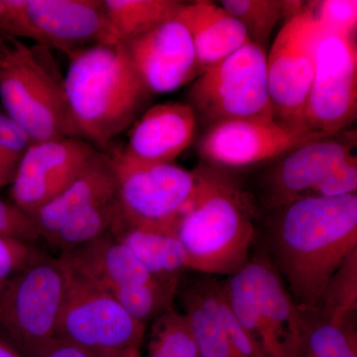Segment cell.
<instances>
[{
  "instance_id": "4316f807",
  "label": "cell",
  "mask_w": 357,
  "mask_h": 357,
  "mask_svg": "<svg viewBox=\"0 0 357 357\" xmlns=\"http://www.w3.org/2000/svg\"><path fill=\"white\" fill-rule=\"evenodd\" d=\"M357 310V249L331 279L321 300V319L342 326L352 321Z\"/></svg>"
},
{
  "instance_id": "7c38bea8",
  "label": "cell",
  "mask_w": 357,
  "mask_h": 357,
  "mask_svg": "<svg viewBox=\"0 0 357 357\" xmlns=\"http://www.w3.org/2000/svg\"><path fill=\"white\" fill-rule=\"evenodd\" d=\"M70 54L84 47L116 43L102 0H21L15 39Z\"/></svg>"
},
{
  "instance_id": "ac0fdd59",
  "label": "cell",
  "mask_w": 357,
  "mask_h": 357,
  "mask_svg": "<svg viewBox=\"0 0 357 357\" xmlns=\"http://www.w3.org/2000/svg\"><path fill=\"white\" fill-rule=\"evenodd\" d=\"M59 257L70 273L107 292L129 284L157 280L112 231L60 253Z\"/></svg>"
},
{
  "instance_id": "e0dca14e",
  "label": "cell",
  "mask_w": 357,
  "mask_h": 357,
  "mask_svg": "<svg viewBox=\"0 0 357 357\" xmlns=\"http://www.w3.org/2000/svg\"><path fill=\"white\" fill-rule=\"evenodd\" d=\"M268 342L267 357H302L311 326L266 258L250 260Z\"/></svg>"
},
{
  "instance_id": "2e32d148",
  "label": "cell",
  "mask_w": 357,
  "mask_h": 357,
  "mask_svg": "<svg viewBox=\"0 0 357 357\" xmlns=\"http://www.w3.org/2000/svg\"><path fill=\"white\" fill-rule=\"evenodd\" d=\"M197 126L196 114L188 102L152 105L131 126L121 154L138 163H173L191 146Z\"/></svg>"
},
{
  "instance_id": "83f0119b",
  "label": "cell",
  "mask_w": 357,
  "mask_h": 357,
  "mask_svg": "<svg viewBox=\"0 0 357 357\" xmlns=\"http://www.w3.org/2000/svg\"><path fill=\"white\" fill-rule=\"evenodd\" d=\"M220 6L243 24L250 41L263 49L283 16L281 0H223Z\"/></svg>"
},
{
  "instance_id": "d590c367",
  "label": "cell",
  "mask_w": 357,
  "mask_h": 357,
  "mask_svg": "<svg viewBox=\"0 0 357 357\" xmlns=\"http://www.w3.org/2000/svg\"><path fill=\"white\" fill-rule=\"evenodd\" d=\"M110 357H141L140 349H130V351L122 352V354H116V356Z\"/></svg>"
},
{
  "instance_id": "f1b7e54d",
  "label": "cell",
  "mask_w": 357,
  "mask_h": 357,
  "mask_svg": "<svg viewBox=\"0 0 357 357\" xmlns=\"http://www.w3.org/2000/svg\"><path fill=\"white\" fill-rule=\"evenodd\" d=\"M357 333L354 323L337 326L321 321L311 326L302 357H356Z\"/></svg>"
},
{
  "instance_id": "ba28073f",
  "label": "cell",
  "mask_w": 357,
  "mask_h": 357,
  "mask_svg": "<svg viewBox=\"0 0 357 357\" xmlns=\"http://www.w3.org/2000/svg\"><path fill=\"white\" fill-rule=\"evenodd\" d=\"M69 273L56 337L98 357L140 349L146 325L134 319L112 294Z\"/></svg>"
},
{
  "instance_id": "5b68a950",
  "label": "cell",
  "mask_w": 357,
  "mask_h": 357,
  "mask_svg": "<svg viewBox=\"0 0 357 357\" xmlns=\"http://www.w3.org/2000/svg\"><path fill=\"white\" fill-rule=\"evenodd\" d=\"M60 257L38 251L0 287V337L24 357H36L56 337L69 284Z\"/></svg>"
},
{
  "instance_id": "836d02e7",
  "label": "cell",
  "mask_w": 357,
  "mask_h": 357,
  "mask_svg": "<svg viewBox=\"0 0 357 357\" xmlns=\"http://www.w3.org/2000/svg\"><path fill=\"white\" fill-rule=\"evenodd\" d=\"M36 357H98L76 344L55 337L42 347Z\"/></svg>"
},
{
  "instance_id": "f546056e",
  "label": "cell",
  "mask_w": 357,
  "mask_h": 357,
  "mask_svg": "<svg viewBox=\"0 0 357 357\" xmlns=\"http://www.w3.org/2000/svg\"><path fill=\"white\" fill-rule=\"evenodd\" d=\"M31 144L27 133L0 110V189L13 182L21 161Z\"/></svg>"
},
{
  "instance_id": "8992f818",
  "label": "cell",
  "mask_w": 357,
  "mask_h": 357,
  "mask_svg": "<svg viewBox=\"0 0 357 357\" xmlns=\"http://www.w3.org/2000/svg\"><path fill=\"white\" fill-rule=\"evenodd\" d=\"M188 103L197 119L208 126L230 119H275L265 49L249 40L204 70L190 88Z\"/></svg>"
},
{
  "instance_id": "cb8c5ba5",
  "label": "cell",
  "mask_w": 357,
  "mask_h": 357,
  "mask_svg": "<svg viewBox=\"0 0 357 357\" xmlns=\"http://www.w3.org/2000/svg\"><path fill=\"white\" fill-rule=\"evenodd\" d=\"M119 220L116 199L96 204L70 218L46 241L60 253L66 252L112 231Z\"/></svg>"
},
{
  "instance_id": "484cf974",
  "label": "cell",
  "mask_w": 357,
  "mask_h": 357,
  "mask_svg": "<svg viewBox=\"0 0 357 357\" xmlns=\"http://www.w3.org/2000/svg\"><path fill=\"white\" fill-rule=\"evenodd\" d=\"M146 357H201L184 314L172 307L155 319Z\"/></svg>"
},
{
  "instance_id": "30bf717a",
  "label": "cell",
  "mask_w": 357,
  "mask_h": 357,
  "mask_svg": "<svg viewBox=\"0 0 357 357\" xmlns=\"http://www.w3.org/2000/svg\"><path fill=\"white\" fill-rule=\"evenodd\" d=\"M357 48L354 37L325 31L316 52L314 79L304 123L314 132L335 135L356 121Z\"/></svg>"
},
{
  "instance_id": "7402d4cb",
  "label": "cell",
  "mask_w": 357,
  "mask_h": 357,
  "mask_svg": "<svg viewBox=\"0 0 357 357\" xmlns=\"http://www.w3.org/2000/svg\"><path fill=\"white\" fill-rule=\"evenodd\" d=\"M112 232L157 280L178 282L182 273L189 270L187 252L175 234L117 222Z\"/></svg>"
},
{
  "instance_id": "44dd1931",
  "label": "cell",
  "mask_w": 357,
  "mask_h": 357,
  "mask_svg": "<svg viewBox=\"0 0 357 357\" xmlns=\"http://www.w3.org/2000/svg\"><path fill=\"white\" fill-rule=\"evenodd\" d=\"M220 283L208 276L178 283L177 296L201 357H241L225 330L218 302Z\"/></svg>"
},
{
  "instance_id": "52a82bcc",
  "label": "cell",
  "mask_w": 357,
  "mask_h": 357,
  "mask_svg": "<svg viewBox=\"0 0 357 357\" xmlns=\"http://www.w3.org/2000/svg\"><path fill=\"white\" fill-rule=\"evenodd\" d=\"M109 155L116 178L117 223L174 234L196 188V170L174 163H138L126 158L121 149Z\"/></svg>"
},
{
  "instance_id": "4fadbf2b",
  "label": "cell",
  "mask_w": 357,
  "mask_h": 357,
  "mask_svg": "<svg viewBox=\"0 0 357 357\" xmlns=\"http://www.w3.org/2000/svg\"><path fill=\"white\" fill-rule=\"evenodd\" d=\"M98 152L81 138L33 142L10 185L13 204L32 217L35 211L64 191Z\"/></svg>"
},
{
  "instance_id": "9a60e30c",
  "label": "cell",
  "mask_w": 357,
  "mask_h": 357,
  "mask_svg": "<svg viewBox=\"0 0 357 357\" xmlns=\"http://www.w3.org/2000/svg\"><path fill=\"white\" fill-rule=\"evenodd\" d=\"M356 132L324 136L280 157L267 181L268 204L278 210L298 199L317 197L338 162L356 146Z\"/></svg>"
},
{
  "instance_id": "5bb4252c",
  "label": "cell",
  "mask_w": 357,
  "mask_h": 357,
  "mask_svg": "<svg viewBox=\"0 0 357 357\" xmlns=\"http://www.w3.org/2000/svg\"><path fill=\"white\" fill-rule=\"evenodd\" d=\"M122 43L138 76L153 96L173 93L199 77L191 34L177 15Z\"/></svg>"
},
{
  "instance_id": "d4e9b609",
  "label": "cell",
  "mask_w": 357,
  "mask_h": 357,
  "mask_svg": "<svg viewBox=\"0 0 357 357\" xmlns=\"http://www.w3.org/2000/svg\"><path fill=\"white\" fill-rule=\"evenodd\" d=\"M178 283L180 281L155 280L129 284L109 293L134 319L146 325L149 319L158 318L160 314L172 309Z\"/></svg>"
},
{
  "instance_id": "603a6c76",
  "label": "cell",
  "mask_w": 357,
  "mask_h": 357,
  "mask_svg": "<svg viewBox=\"0 0 357 357\" xmlns=\"http://www.w3.org/2000/svg\"><path fill=\"white\" fill-rule=\"evenodd\" d=\"M184 3L178 0H102L105 16L119 42L136 38L175 17Z\"/></svg>"
},
{
  "instance_id": "d6986e66",
  "label": "cell",
  "mask_w": 357,
  "mask_h": 357,
  "mask_svg": "<svg viewBox=\"0 0 357 357\" xmlns=\"http://www.w3.org/2000/svg\"><path fill=\"white\" fill-rule=\"evenodd\" d=\"M116 199V178L110 155L100 151L67 188L32 215L40 238H50L66 222L96 204Z\"/></svg>"
},
{
  "instance_id": "7a4b0ae2",
  "label": "cell",
  "mask_w": 357,
  "mask_h": 357,
  "mask_svg": "<svg viewBox=\"0 0 357 357\" xmlns=\"http://www.w3.org/2000/svg\"><path fill=\"white\" fill-rule=\"evenodd\" d=\"M68 57L65 91L77 136L107 147L139 119L153 95L122 42L91 45Z\"/></svg>"
},
{
  "instance_id": "1f68e13d",
  "label": "cell",
  "mask_w": 357,
  "mask_h": 357,
  "mask_svg": "<svg viewBox=\"0 0 357 357\" xmlns=\"http://www.w3.org/2000/svg\"><path fill=\"white\" fill-rule=\"evenodd\" d=\"M0 236L34 244L40 234L33 218L13 204L0 199Z\"/></svg>"
},
{
  "instance_id": "277c9868",
  "label": "cell",
  "mask_w": 357,
  "mask_h": 357,
  "mask_svg": "<svg viewBox=\"0 0 357 357\" xmlns=\"http://www.w3.org/2000/svg\"><path fill=\"white\" fill-rule=\"evenodd\" d=\"M1 37L0 102L33 142L76 137L64 77L50 48Z\"/></svg>"
},
{
  "instance_id": "ffe728a7",
  "label": "cell",
  "mask_w": 357,
  "mask_h": 357,
  "mask_svg": "<svg viewBox=\"0 0 357 357\" xmlns=\"http://www.w3.org/2000/svg\"><path fill=\"white\" fill-rule=\"evenodd\" d=\"M177 16L191 34L199 76L250 40L243 24L213 2H185Z\"/></svg>"
},
{
  "instance_id": "6da1fadb",
  "label": "cell",
  "mask_w": 357,
  "mask_h": 357,
  "mask_svg": "<svg viewBox=\"0 0 357 357\" xmlns=\"http://www.w3.org/2000/svg\"><path fill=\"white\" fill-rule=\"evenodd\" d=\"M276 211L270 239L277 271L301 311H319L331 279L357 249L356 192L301 199Z\"/></svg>"
},
{
  "instance_id": "e575fe53",
  "label": "cell",
  "mask_w": 357,
  "mask_h": 357,
  "mask_svg": "<svg viewBox=\"0 0 357 357\" xmlns=\"http://www.w3.org/2000/svg\"><path fill=\"white\" fill-rule=\"evenodd\" d=\"M0 357H24L15 347L0 337Z\"/></svg>"
},
{
  "instance_id": "3957f363",
  "label": "cell",
  "mask_w": 357,
  "mask_h": 357,
  "mask_svg": "<svg viewBox=\"0 0 357 357\" xmlns=\"http://www.w3.org/2000/svg\"><path fill=\"white\" fill-rule=\"evenodd\" d=\"M195 170L196 188L174 234L187 252L189 270L230 276L250 261L255 204L220 167L206 163Z\"/></svg>"
},
{
  "instance_id": "8d00e7d4",
  "label": "cell",
  "mask_w": 357,
  "mask_h": 357,
  "mask_svg": "<svg viewBox=\"0 0 357 357\" xmlns=\"http://www.w3.org/2000/svg\"><path fill=\"white\" fill-rule=\"evenodd\" d=\"M0 43H1V37H0Z\"/></svg>"
},
{
  "instance_id": "d6a6232c",
  "label": "cell",
  "mask_w": 357,
  "mask_h": 357,
  "mask_svg": "<svg viewBox=\"0 0 357 357\" xmlns=\"http://www.w3.org/2000/svg\"><path fill=\"white\" fill-rule=\"evenodd\" d=\"M34 244L0 236V287L38 252Z\"/></svg>"
},
{
  "instance_id": "8fae6325",
  "label": "cell",
  "mask_w": 357,
  "mask_h": 357,
  "mask_svg": "<svg viewBox=\"0 0 357 357\" xmlns=\"http://www.w3.org/2000/svg\"><path fill=\"white\" fill-rule=\"evenodd\" d=\"M275 119H241L208 126L198 142L199 156L217 167H245L280 158L307 141L324 137Z\"/></svg>"
},
{
  "instance_id": "4dcf8cb0",
  "label": "cell",
  "mask_w": 357,
  "mask_h": 357,
  "mask_svg": "<svg viewBox=\"0 0 357 357\" xmlns=\"http://www.w3.org/2000/svg\"><path fill=\"white\" fill-rule=\"evenodd\" d=\"M307 6L325 31L354 37L357 25L356 0H326L312 2Z\"/></svg>"
},
{
  "instance_id": "74e56055",
  "label": "cell",
  "mask_w": 357,
  "mask_h": 357,
  "mask_svg": "<svg viewBox=\"0 0 357 357\" xmlns=\"http://www.w3.org/2000/svg\"><path fill=\"white\" fill-rule=\"evenodd\" d=\"M357 357V356H356Z\"/></svg>"
},
{
  "instance_id": "9c48e42d",
  "label": "cell",
  "mask_w": 357,
  "mask_h": 357,
  "mask_svg": "<svg viewBox=\"0 0 357 357\" xmlns=\"http://www.w3.org/2000/svg\"><path fill=\"white\" fill-rule=\"evenodd\" d=\"M323 33V26L307 6L286 20L270 49L268 88L275 119L282 123L307 128L305 107Z\"/></svg>"
}]
</instances>
